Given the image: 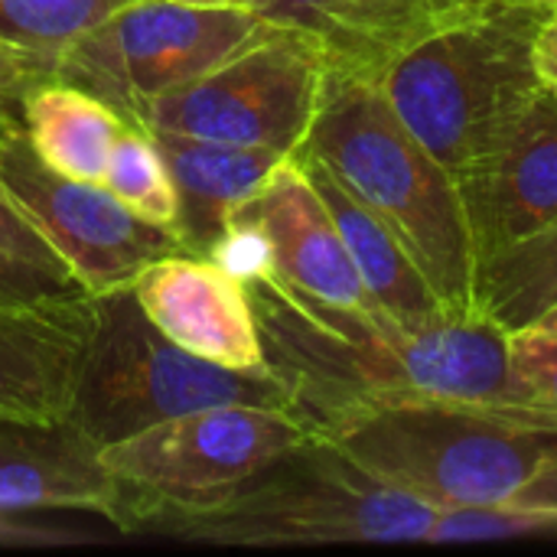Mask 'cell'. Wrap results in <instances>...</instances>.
Returning a JSON list of instances; mask_svg holds the SVG:
<instances>
[{
    "label": "cell",
    "mask_w": 557,
    "mask_h": 557,
    "mask_svg": "<svg viewBox=\"0 0 557 557\" xmlns=\"http://www.w3.org/2000/svg\"><path fill=\"white\" fill-rule=\"evenodd\" d=\"M245 290L264 366L313 437L336 441L401 405L493 411L509 398L506 333L483 317L408 333L385 317L300 294L271 271L245 281Z\"/></svg>",
    "instance_id": "obj_1"
},
{
    "label": "cell",
    "mask_w": 557,
    "mask_h": 557,
    "mask_svg": "<svg viewBox=\"0 0 557 557\" xmlns=\"http://www.w3.org/2000/svg\"><path fill=\"white\" fill-rule=\"evenodd\" d=\"M300 153L382 219L454 320H476V248L457 176L405 127L375 78L326 69Z\"/></svg>",
    "instance_id": "obj_2"
},
{
    "label": "cell",
    "mask_w": 557,
    "mask_h": 557,
    "mask_svg": "<svg viewBox=\"0 0 557 557\" xmlns=\"http://www.w3.org/2000/svg\"><path fill=\"white\" fill-rule=\"evenodd\" d=\"M552 10L496 0L375 78L392 111L454 176L483 160L545 88L535 46Z\"/></svg>",
    "instance_id": "obj_3"
},
{
    "label": "cell",
    "mask_w": 557,
    "mask_h": 557,
    "mask_svg": "<svg viewBox=\"0 0 557 557\" xmlns=\"http://www.w3.org/2000/svg\"><path fill=\"white\" fill-rule=\"evenodd\" d=\"M431 506L382 483L336 441L307 437L212 509L153 522L150 535L199 545L424 542Z\"/></svg>",
    "instance_id": "obj_4"
},
{
    "label": "cell",
    "mask_w": 557,
    "mask_h": 557,
    "mask_svg": "<svg viewBox=\"0 0 557 557\" xmlns=\"http://www.w3.org/2000/svg\"><path fill=\"white\" fill-rule=\"evenodd\" d=\"M215 405L290 411L287 388L268 366L225 369L186 352L153 326L131 284L91 294V330L69 405V421L85 437L108 447Z\"/></svg>",
    "instance_id": "obj_5"
},
{
    "label": "cell",
    "mask_w": 557,
    "mask_h": 557,
    "mask_svg": "<svg viewBox=\"0 0 557 557\" xmlns=\"http://www.w3.org/2000/svg\"><path fill=\"white\" fill-rule=\"evenodd\" d=\"M310 431L281 408L215 405L160 421L101 447L117 486V529L147 532L153 522L212 509Z\"/></svg>",
    "instance_id": "obj_6"
},
{
    "label": "cell",
    "mask_w": 557,
    "mask_h": 557,
    "mask_svg": "<svg viewBox=\"0 0 557 557\" xmlns=\"http://www.w3.org/2000/svg\"><path fill=\"white\" fill-rule=\"evenodd\" d=\"M336 444L382 483L431 509L506 503L529 473L557 454L539 434L460 405H401L379 411Z\"/></svg>",
    "instance_id": "obj_7"
},
{
    "label": "cell",
    "mask_w": 557,
    "mask_h": 557,
    "mask_svg": "<svg viewBox=\"0 0 557 557\" xmlns=\"http://www.w3.org/2000/svg\"><path fill=\"white\" fill-rule=\"evenodd\" d=\"M271 26L242 3L127 0L59 55L55 78L91 91L124 124L140 127L153 98L199 78Z\"/></svg>",
    "instance_id": "obj_8"
},
{
    "label": "cell",
    "mask_w": 557,
    "mask_h": 557,
    "mask_svg": "<svg viewBox=\"0 0 557 557\" xmlns=\"http://www.w3.org/2000/svg\"><path fill=\"white\" fill-rule=\"evenodd\" d=\"M326 59L304 36L271 26L199 78L153 98L140 131L261 147L294 157L310 134Z\"/></svg>",
    "instance_id": "obj_9"
},
{
    "label": "cell",
    "mask_w": 557,
    "mask_h": 557,
    "mask_svg": "<svg viewBox=\"0 0 557 557\" xmlns=\"http://www.w3.org/2000/svg\"><path fill=\"white\" fill-rule=\"evenodd\" d=\"M0 186L88 294L124 287L157 258L186 251L173 228L140 219L101 183L72 180L46 166L23 127L0 137Z\"/></svg>",
    "instance_id": "obj_10"
},
{
    "label": "cell",
    "mask_w": 557,
    "mask_h": 557,
    "mask_svg": "<svg viewBox=\"0 0 557 557\" xmlns=\"http://www.w3.org/2000/svg\"><path fill=\"white\" fill-rule=\"evenodd\" d=\"M476 264L557 219V91L542 88L512 131L457 176Z\"/></svg>",
    "instance_id": "obj_11"
},
{
    "label": "cell",
    "mask_w": 557,
    "mask_h": 557,
    "mask_svg": "<svg viewBox=\"0 0 557 557\" xmlns=\"http://www.w3.org/2000/svg\"><path fill=\"white\" fill-rule=\"evenodd\" d=\"M268 23L313 42L326 69L379 78L424 39L496 0H238Z\"/></svg>",
    "instance_id": "obj_12"
},
{
    "label": "cell",
    "mask_w": 557,
    "mask_h": 557,
    "mask_svg": "<svg viewBox=\"0 0 557 557\" xmlns=\"http://www.w3.org/2000/svg\"><path fill=\"white\" fill-rule=\"evenodd\" d=\"M228 225L255 228L268 245L271 274L294 290L333 307L382 317L359 281L336 219L297 157H287L264 186L232 212Z\"/></svg>",
    "instance_id": "obj_13"
},
{
    "label": "cell",
    "mask_w": 557,
    "mask_h": 557,
    "mask_svg": "<svg viewBox=\"0 0 557 557\" xmlns=\"http://www.w3.org/2000/svg\"><path fill=\"white\" fill-rule=\"evenodd\" d=\"M131 287L153 326L186 352L225 369L264 366L248 290L212 258L189 251L157 258Z\"/></svg>",
    "instance_id": "obj_14"
},
{
    "label": "cell",
    "mask_w": 557,
    "mask_h": 557,
    "mask_svg": "<svg viewBox=\"0 0 557 557\" xmlns=\"http://www.w3.org/2000/svg\"><path fill=\"white\" fill-rule=\"evenodd\" d=\"M78 509L117 522V486L101 447L69 418L0 414V512Z\"/></svg>",
    "instance_id": "obj_15"
},
{
    "label": "cell",
    "mask_w": 557,
    "mask_h": 557,
    "mask_svg": "<svg viewBox=\"0 0 557 557\" xmlns=\"http://www.w3.org/2000/svg\"><path fill=\"white\" fill-rule=\"evenodd\" d=\"M91 330V294L0 304V414L65 421Z\"/></svg>",
    "instance_id": "obj_16"
},
{
    "label": "cell",
    "mask_w": 557,
    "mask_h": 557,
    "mask_svg": "<svg viewBox=\"0 0 557 557\" xmlns=\"http://www.w3.org/2000/svg\"><path fill=\"white\" fill-rule=\"evenodd\" d=\"M294 157L300 160L317 193L323 196L330 215L336 219V228L346 242V251L359 271V281L372 307L388 323L408 333L454 323V317L444 310L441 297L421 274L418 261L405 251V245L392 235V228L382 219H375L317 157L300 150Z\"/></svg>",
    "instance_id": "obj_17"
},
{
    "label": "cell",
    "mask_w": 557,
    "mask_h": 557,
    "mask_svg": "<svg viewBox=\"0 0 557 557\" xmlns=\"http://www.w3.org/2000/svg\"><path fill=\"white\" fill-rule=\"evenodd\" d=\"M153 140L176 186L173 232L180 235L183 248L199 258L212 255L219 238L228 232L232 212L287 160L277 150L232 147L176 134H153Z\"/></svg>",
    "instance_id": "obj_18"
},
{
    "label": "cell",
    "mask_w": 557,
    "mask_h": 557,
    "mask_svg": "<svg viewBox=\"0 0 557 557\" xmlns=\"http://www.w3.org/2000/svg\"><path fill=\"white\" fill-rule=\"evenodd\" d=\"M124 117L91 91L46 78L23 98V134L33 153L62 176L101 183Z\"/></svg>",
    "instance_id": "obj_19"
},
{
    "label": "cell",
    "mask_w": 557,
    "mask_h": 557,
    "mask_svg": "<svg viewBox=\"0 0 557 557\" xmlns=\"http://www.w3.org/2000/svg\"><path fill=\"white\" fill-rule=\"evenodd\" d=\"M555 307L557 219L476 264V313L496 330H529Z\"/></svg>",
    "instance_id": "obj_20"
},
{
    "label": "cell",
    "mask_w": 557,
    "mask_h": 557,
    "mask_svg": "<svg viewBox=\"0 0 557 557\" xmlns=\"http://www.w3.org/2000/svg\"><path fill=\"white\" fill-rule=\"evenodd\" d=\"M506 405L486 411L525 431L557 434V333L529 326L506 333Z\"/></svg>",
    "instance_id": "obj_21"
},
{
    "label": "cell",
    "mask_w": 557,
    "mask_h": 557,
    "mask_svg": "<svg viewBox=\"0 0 557 557\" xmlns=\"http://www.w3.org/2000/svg\"><path fill=\"white\" fill-rule=\"evenodd\" d=\"M124 3L127 0H0V42L42 59L55 72L59 55Z\"/></svg>",
    "instance_id": "obj_22"
},
{
    "label": "cell",
    "mask_w": 557,
    "mask_h": 557,
    "mask_svg": "<svg viewBox=\"0 0 557 557\" xmlns=\"http://www.w3.org/2000/svg\"><path fill=\"white\" fill-rule=\"evenodd\" d=\"M104 189L140 219L173 228L176 186L150 131H140L131 124L124 127L104 170Z\"/></svg>",
    "instance_id": "obj_23"
},
{
    "label": "cell",
    "mask_w": 557,
    "mask_h": 557,
    "mask_svg": "<svg viewBox=\"0 0 557 557\" xmlns=\"http://www.w3.org/2000/svg\"><path fill=\"white\" fill-rule=\"evenodd\" d=\"M548 529H557V516L552 512L519 509L512 503H486V506L437 509L424 542H490V539H516Z\"/></svg>",
    "instance_id": "obj_24"
},
{
    "label": "cell",
    "mask_w": 557,
    "mask_h": 557,
    "mask_svg": "<svg viewBox=\"0 0 557 557\" xmlns=\"http://www.w3.org/2000/svg\"><path fill=\"white\" fill-rule=\"evenodd\" d=\"M0 258L7 261H16L62 287H72V290H85L72 271L65 268V261L55 255V248L39 235V228L26 219V212L20 209V202L0 186Z\"/></svg>",
    "instance_id": "obj_25"
},
{
    "label": "cell",
    "mask_w": 557,
    "mask_h": 557,
    "mask_svg": "<svg viewBox=\"0 0 557 557\" xmlns=\"http://www.w3.org/2000/svg\"><path fill=\"white\" fill-rule=\"evenodd\" d=\"M46 78L55 72L42 59L0 42V137L23 127V98Z\"/></svg>",
    "instance_id": "obj_26"
},
{
    "label": "cell",
    "mask_w": 557,
    "mask_h": 557,
    "mask_svg": "<svg viewBox=\"0 0 557 557\" xmlns=\"http://www.w3.org/2000/svg\"><path fill=\"white\" fill-rule=\"evenodd\" d=\"M78 294H88V290L62 287L16 261L0 258V304H42V300H65Z\"/></svg>",
    "instance_id": "obj_27"
},
{
    "label": "cell",
    "mask_w": 557,
    "mask_h": 557,
    "mask_svg": "<svg viewBox=\"0 0 557 557\" xmlns=\"http://www.w3.org/2000/svg\"><path fill=\"white\" fill-rule=\"evenodd\" d=\"M506 503H512L519 509H535V512L557 516V454H548Z\"/></svg>",
    "instance_id": "obj_28"
},
{
    "label": "cell",
    "mask_w": 557,
    "mask_h": 557,
    "mask_svg": "<svg viewBox=\"0 0 557 557\" xmlns=\"http://www.w3.org/2000/svg\"><path fill=\"white\" fill-rule=\"evenodd\" d=\"M535 55H539V72H542L545 85L557 91V7L552 10V16L545 20L542 33H539Z\"/></svg>",
    "instance_id": "obj_29"
},
{
    "label": "cell",
    "mask_w": 557,
    "mask_h": 557,
    "mask_svg": "<svg viewBox=\"0 0 557 557\" xmlns=\"http://www.w3.org/2000/svg\"><path fill=\"white\" fill-rule=\"evenodd\" d=\"M535 326H545V330H555V333H557V307L552 310V313H545V317H542V320H539Z\"/></svg>",
    "instance_id": "obj_30"
},
{
    "label": "cell",
    "mask_w": 557,
    "mask_h": 557,
    "mask_svg": "<svg viewBox=\"0 0 557 557\" xmlns=\"http://www.w3.org/2000/svg\"><path fill=\"white\" fill-rule=\"evenodd\" d=\"M516 3H542V7H557V0H516Z\"/></svg>",
    "instance_id": "obj_31"
},
{
    "label": "cell",
    "mask_w": 557,
    "mask_h": 557,
    "mask_svg": "<svg viewBox=\"0 0 557 557\" xmlns=\"http://www.w3.org/2000/svg\"><path fill=\"white\" fill-rule=\"evenodd\" d=\"M186 3H238V0H186Z\"/></svg>",
    "instance_id": "obj_32"
}]
</instances>
